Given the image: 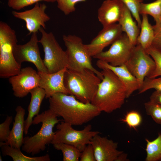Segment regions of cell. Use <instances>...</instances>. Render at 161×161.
<instances>
[{
	"label": "cell",
	"mask_w": 161,
	"mask_h": 161,
	"mask_svg": "<svg viewBox=\"0 0 161 161\" xmlns=\"http://www.w3.org/2000/svg\"><path fill=\"white\" fill-rule=\"evenodd\" d=\"M122 30L119 23H115L103 27L97 35L90 43L85 44L90 56L93 57L103 51V49L112 44L122 34Z\"/></svg>",
	"instance_id": "5bb4252c"
},
{
	"label": "cell",
	"mask_w": 161,
	"mask_h": 161,
	"mask_svg": "<svg viewBox=\"0 0 161 161\" xmlns=\"http://www.w3.org/2000/svg\"><path fill=\"white\" fill-rule=\"evenodd\" d=\"M145 51L153 59L155 65L154 70L148 78L161 76V50L151 45Z\"/></svg>",
	"instance_id": "4316f807"
},
{
	"label": "cell",
	"mask_w": 161,
	"mask_h": 161,
	"mask_svg": "<svg viewBox=\"0 0 161 161\" xmlns=\"http://www.w3.org/2000/svg\"><path fill=\"white\" fill-rule=\"evenodd\" d=\"M15 110L16 114L14 121L7 140L5 142H0V145L5 144L13 148L20 149L23 142L25 110L20 106H17Z\"/></svg>",
	"instance_id": "d6986e66"
},
{
	"label": "cell",
	"mask_w": 161,
	"mask_h": 161,
	"mask_svg": "<svg viewBox=\"0 0 161 161\" xmlns=\"http://www.w3.org/2000/svg\"><path fill=\"white\" fill-rule=\"evenodd\" d=\"M41 1L53 2L56 0H8L7 5L14 10H19L25 7Z\"/></svg>",
	"instance_id": "d6a6232c"
},
{
	"label": "cell",
	"mask_w": 161,
	"mask_h": 161,
	"mask_svg": "<svg viewBox=\"0 0 161 161\" xmlns=\"http://www.w3.org/2000/svg\"><path fill=\"white\" fill-rule=\"evenodd\" d=\"M147 114L157 124L161 125V104L149 100L144 104Z\"/></svg>",
	"instance_id": "f1b7e54d"
},
{
	"label": "cell",
	"mask_w": 161,
	"mask_h": 161,
	"mask_svg": "<svg viewBox=\"0 0 161 161\" xmlns=\"http://www.w3.org/2000/svg\"><path fill=\"white\" fill-rule=\"evenodd\" d=\"M141 85L146 77H148L154 70L155 62L151 57L140 45L137 44L125 64ZM139 87V88H140Z\"/></svg>",
	"instance_id": "30bf717a"
},
{
	"label": "cell",
	"mask_w": 161,
	"mask_h": 161,
	"mask_svg": "<svg viewBox=\"0 0 161 161\" xmlns=\"http://www.w3.org/2000/svg\"><path fill=\"white\" fill-rule=\"evenodd\" d=\"M154 32H156L161 30V19L160 21L158 23L156 24L153 26Z\"/></svg>",
	"instance_id": "74e56055"
},
{
	"label": "cell",
	"mask_w": 161,
	"mask_h": 161,
	"mask_svg": "<svg viewBox=\"0 0 161 161\" xmlns=\"http://www.w3.org/2000/svg\"><path fill=\"white\" fill-rule=\"evenodd\" d=\"M41 27L39 31L41 37L39 42L42 46L44 52L43 61L48 73H53L68 66L66 51L62 49L52 32L48 33Z\"/></svg>",
	"instance_id": "8992f818"
},
{
	"label": "cell",
	"mask_w": 161,
	"mask_h": 161,
	"mask_svg": "<svg viewBox=\"0 0 161 161\" xmlns=\"http://www.w3.org/2000/svg\"><path fill=\"white\" fill-rule=\"evenodd\" d=\"M99 134L91 140L96 161H117L123 152L117 149L118 143Z\"/></svg>",
	"instance_id": "9a60e30c"
},
{
	"label": "cell",
	"mask_w": 161,
	"mask_h": 161,
	"mask_svg": "<svg viewBox=\"0 0 161 161\" xmlns=\"http://www.w3.org/2000/svg\"><path fill=\"white\" fill-rule=\"evenodd\" d=\"M135 46L125 33H122L108 50L103 51L93 57L114 66L125 65L129 59Z\"/></svg>",
	"instance_id": "9c48e42d"
},
{
	"label": "cell",
	"mask_w": 161,
	"mask_h": 161,
	"mask_svg": "<svg viewBox=\"0 0 161 161\" xmlns=\"http://www.w3.org/2000/svg\"><path fill=\"white\" fill-rule=\"evenodd\" d=\"M14 95L18 98L26 96L33 89L39 86L40 77L32 67L22 68L18 74L9 78Z\"/></svg>",
	"instance_id": "7c38bea8"
},
{
	"label": "cell",
	"mask_w": 161,
	"mask_h": 161,
	"mask_svg": "<svg viewBox=\"0 0 161 161\" xmlns=\"http://www.w3.org/2000/svg\"><path fill=\"white\" fill-rule=\"evenodd\" d=\"M101 80L88 69L74 70L67 68L64 83L69 95L85 103H91Z\"/></svg>",
	"instance_id": "3957f363"
},
{
	"label": "cell",
	"mask_w": 161,
	"mask_h": 161,
	"mask_svg": "<svg viewBox=\"0 0 161 161\" xmlns=\"http://www.w3.org/2000/svg\"><path fill=\"white\" fill-rule=\"evenodd\" d=\"M146 142L145 161H161V133L154 140L145 139Z\"/></svg>",
	"instance_id": "cb8c5ba5"
},
{
	"label": "cell",
	"mask_w": 161,
	"mask_h": 161,
	"mask_svg": "<svg viewBox=\"0 0 161 161\" xmlns=\"http://www.w3.org/2000/svg\"><path fill=\"white\" fill-rule=\"evenodd\" d=\"M152 89L161 91V77L157 78H145L138 89L139 93L141 94Z\"/></svg>",
	"instance_id": "4dcf8cb0"
},
{
	"label": "cell",
	"mask_w": 161,
	"mask_h": 161,
	"mask_svg": "<svg viewBox=\"0 0 161 161\" xmlns=\"http://www.w3.org/2000/svg\"><path fill=\"white\" fill-rule=\"evenodd\" d=\"M102 69L103 78L91 103L101 112L109 113L122 107L127 98L126 91L113 72L106 68Z\"/></svg>",
	"instance_id": "7a4b0ae2"
},
{
	"label": "cell",
	"mask_w": 161,
	"mask_h": 161,
	"mask_svg": "<svg viewBox=\"0 0 161 161\" xmlns=\"http://www.w3.org/2000/svg\"><path fill=\"white\" fill-rule=\"evenodd\" d=\"M37 33H33L30 40L25 44H16L13 49V54L16 61L20 64L24 62L33 63L38 71L48 72L40 56L38 47Z\"/></svg>",
	"instance_id": "8fae6325"
},
{
	"label": "cell",
	"mask_w": 161,
	"mask_h": 161,
	"mask_svg": "<svg viewBox=\"0 0 161 161\" xmlns=\"http://www.w3.org/2000/svg\"><path fill=\"white\" fill-rule=\"evenodd\" d=\"M2 154L3 156L10 157L13 161H49V155L47 154L40 157H31L23 154L20 149L13 148L7 145H0Z\"/></svg>",
	"instance_id": "603a6c76"
},
{
	"label": "cell",
	"mask_w": 161,
	"mask_h": 161,
	"mask_svg": "<svg viewBox=\"0 0 161 161\" xmlns=\"http://www.w3.org/2000/svg\"><path fill=\"white\" fill-rule=\"evenodd\" d=\"M150 100L161 104V91L155 90L151 94Z\"/></svg>",
	"instance_id": "8d00e7d4"
},
{
	"label": "cell",
	"mask_w": 161,
	"mask_h": 161,
	"mask_svg": "<svg viewBox=\"0 0 161 161\" xmlns=\"http://www.w3.org/2000/svg\"><path fill=\"white\" fill-rule=\"evenodd\" d=\"M125 5L121 0H105L98 10V18L103 27L118 22Z\"/></svg>",
	"instance_id": "e0dca14e"
},
{
	"label": "cell",
	"mask_w": 161,
	"mask_h": 161,
	"mask_svg": "<svg viewBox=\"0 0 161 161\" xmlns=\"http://www.w3.org/2000/svg\"><path fill=\"white\" fill-rule=\"evenodd\" d=\"M67 68L52 73L38 71L40 77L39 86L44 90L46 98L49 99L58 93L69 94L64 83V74Z\"/></svg>",
	"instance_id": "2e32d148"
},
{
	"label": "cell",
	"mask_w": 161,
	"mask_h": 161,
	"mask_svg": "<svg viewBox=\"0 0 161 161\" xmlns=\"http://www.w3.org/2000/svg\"><path fill=\"white\" fill-rule=\"evenodd\" d=\"M129 10L125 5L123 13L118 22L123 32L125 33L131 42L135 45L140 33V28L133 20Z\"/></svg>",
	"instance_id": "44dd1931"
},
{
	"label": "cell",
	"mask_w": 161,
	"mask_h": 161,
	"mask_svg": "<svg viewBox=\"0 0 161 161\" xmlns=\"http://www.w3.org/2000/svg\"><path fill=\"white\" fill-rule=\"evenodd\" d=\"M63 39L66 48V52L68 60L67 68L74 70L89 69L93 71L102 80L103 78V74L92 66L91 57L81 38L75 35H64Z\"/></svg>",
	"instance_id": "52a82bcc"
},
{
	"label": "cell",
	"mask_w": 161,
	"mask_h": 161,
	"mask_svg": "<svg viewBox=\"0 0 161 161\" xmlns=\"http://www.w3.org/2000/svg\"><path fill=\"white\" fill-rule=\"evenodd\" d=\"M141 15L142 19L140 28L141 29L137 39V44L140 45L145 50L152 45L155 33L153 26L149 22L148 15Z\"/></svg>",
	"instance_id": "7402d4cb"
},
{
	"label": "cell",
	"mask_w": 161,
	"mask_h": 161,
	"mask_svg": "<svg viewBox=\"0 0 161 161\" xmlns=\"http://www.w3.org/2000/svg\"><path fill=\"white\" fill-rule=\"evenodd\" d=\"M128 9L140 28L142 20L140 16V9L143 0H121Z\"/></svg>",
	"instance_id": "83f0119b"
},
{
	"label": "cell",
	"mask_w": 161,
	"mask_h": 161,
	"mask_svg": "<svg viewBox=\"0 0 161 161\" xmlns=\"http://www.w3.org/2000/svg\"><path fill=\"white\" fill-rule=\"evenodd\" d=\"M80 161H96L94 150L91 143L87 144L81 152Z\"/></svg>",
	"instance_id": "e575fe53"
},
{
	"label": "cell",
	"mask_w": 161,
	"mask_h": 161,
	"mask_svg": "<svg viewBox=\"0 0 161 161\" xmlns=\"http://www.w3.org/2000/svg\"><path fill=\"white\" fill-rule=\"evenodd\" d=\"M96 65L100 69H109L116 75L125 87L127 98L134 91L138 90L140 85L137 80L130 72L125 64L114 66L104 61L98 60Z\"/></svg>",
	"instance_id": "ac0fdd59"
},
{
	"label": "cell",
	"mask_w": 161,
	"mask_h": 161,
	"mask_svg": "<svg viewBox=\"0 0 161 161\" xmlns=\"http://www.w3.org/2000/svg\"><path fill=\"white\" fill-rule=\"evenodd\" d=\"M13 120L12 116H8L5 121L0 124V142H5L7 140L11 131L10 125Z\"/></svg>",
	"instance_id": "836d02e7"
},
{
	"label": "cell",
	"mask_w": 161,
	"mask_h": 161,
	"mask_svg": "<svg viewBox=\"0 0 161 161\" xmlns=\"http://www.w3.org/2000/svg\"><path fill=\"white\" fill-rule=\"evenodd\" d=\"M0 161H2V157H1V155H0Z\"/></svg>",
	"instance_id": "f35d334b"
},
{
	"label": "cell",
	"mask_w": 161,
	"mask_h": 161,
	"mask_svg": "<svg viewBox=\"0 0 161 161\" xmlns=\"http://www.w3.org/2000/svg\"><path fill=\"white\" fill-rule=\"evenodd\" d=\"M47 6L44 4L35 3L32 9L22 12L13 11L12 14L16 18L24 21L28 34L38 33L41 27L46 28L45 23L50 19L46 13Z\"/></svg>",
	"instance_id": "4fadbf2b"
},
{
	"label": "cell",
	"mask_w": 161,
	"mask_h": 161,
	"mask_svg": "<svg viewBox=\"0 0 161 161\" xmlns=\"http://www.w3.org/2000/svg\"><path fill=\"white\" fill-rule=\"evenodd\" d=\"M72 125L61 121L56 126L57 130L51 144L52 145L62 143L72 145L81 152L86 146L91 143L93 137L100 132L98 131H92V127L89 124L81 130L73 129Z\"/></svg>",
	"instance_id": "ba28073f"
},
{
	"label": "cell",
	"mask_w": 161,
	"mask_h": 161,
	"mask_svg": "<svg viewBox=\"0 0 161 161\" xmlns=\"http://www.w3.org/2000/svg\"><path fill=\"white\" fill-rule=\"evenodd\" d=\"M142 120V116L138 112L131 110L127 112L121 120L125 123L130 128L135 129L140 125Z\"/></svg>",
	"instance_id": "f546056e"
},
{
	"label": "cell",
	"mask_w": 161,
	"mask_h": 161,
	"mask_svg": "<svg viewBox=\"0 0 161 161\" xmlns=\"http://www.w3.org/2000/svg\"><path fill=\"white\" fill-rule=\"evenodd\" d=\"M140 14L150 15L153 18L156 24L158 23L161 19V0H156L150 3L142 2Z\"/></svg>",
	"instance_id": "484cf974"
},
{
	"label": "cell",
	"mask_w": 161,
	"mask_h": 161,
	"mask_svg": "<svg viewBox=\"0 0 161 161\" xmlns=\"http://www.w3.org/2000/svg\"><path fill=\"white\" fill-rule=\"evenodd\" d=\"M30 93L31 98L27 109L28 113L24 122V133L26 135L32 124L34 117L39 114L41 103L46 96L44 90L39 86L32 89Z\"/></svg>",
	"instance_id": "ffe728a7"
},
{
	"label": "cell",
	"mask_w": 161,
	"mask_h": 161,
	"mask_svg": "<svg viewBox=\"0 0 161 161\" xmlns=\"http://www.w3.org/2000/svg\"><path fill=\"white\" fill-rule=\"evenodd\" d=\"M50 109L43 112L33 118L32 124L41 123V129L34 135L24 138L22 149L28 154L33 155L45 150L46 145L51 143L55 132L53 129L55 126L61 121Z\"/></svg>",
	"instance_id": "277c9868"
},
{
	"label": "cell",
	"mask_w": 161,
	"mask_h": 161,
	"mask_svg": "<svg viewBox=\"0 0 161 161\" xmlns=\"http://www.w3.org/2000/svg\"><path fill=\"white\" fill-rule=\"evenodd\" d=\"M53 145L55 149L62 152L63 161H79L81 152L77 148L72 145L62 143Z\"/></svg>",
	"instance_id": "d4e9b609"
},
{
	"label": "cell",
	"mask_w": 161,
	"mask_h": 161,
	"mask_svg": "<svg viewBox=\"0 0 161 161\" xmlns=\"http://www.w3.org/2000/svg\"><path fill=\"white\" fill-rule=\"evenodd\" d=\"M49 109L72 126L88 123L101 112L92 103H83L69 94L57 93L49 98Z\"/></svg>",
	"instance_id": "6da1fadb"
},
{
	"label": "cell",
	"mask_w": 161,
	"mask_h": 161,
	"mask_svg": "<svg viewBox=\"0 0 161 161\" xmlns=\"http://www.w3.org/2000/svg\"><path fill=\"white\" fill-rule=\"evenodd\" d=\"M18 41L15 31L6 23L0 21V77L7 78L19 74L21 65L13 54Z\"/></svg>",
	"instance_id": "5b68a950"
},
{
	"label": "cell",
	"mask_w": 161,
	"mask_h": 161,
	"mask_svg": "<svg viewBox=\"0 0 161 161\" xmlns=\"http://www.w3.org/2000/svg\"><path fill=\"white\" fill-rule=\"evenodd\" d=\"M154 33L155 37L151 45L161 50V30Z\"/></svg>",
	"instance_id": "d590c367"
},
{
	"label": "cell",
	"mask_w": 161,
	"mask_h": 161,
	"mask_svg": "<svg viewBox=\"0 0 161 161\" xmlns=\"http://www.w3.org/2000/svg\"><path fill=\"white\" fill-rule=\"evenodd\" d=\"M87 0H56L57 7L65 15H68L75 10V4Z\"/></svg>",
	"instance_id": "1f68e13d"
}]
</instances>
